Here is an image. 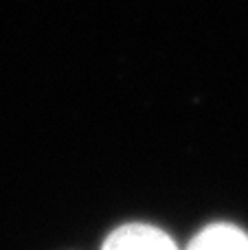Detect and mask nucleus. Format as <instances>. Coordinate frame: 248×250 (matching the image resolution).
I'll return each mask as SVG.
<instances>
[{
  "mask_svg": "<svg viewBox=\"0 0 248 250\" xmlns=\"http://www.w3.org/2000/svg\"><path fill=\"white\" fill-rule=\"evenodd\" d=\"M101 250H180L167 230L145 222H130L114 229L101 244Z\"/></svg>",
  "mask_w": 248,
  "mask_h": 250,
  "instance_id": "nucleus-1",
  "label": "nucleus"
},
{
  "mask_svg": "<svg viewBox=\"0 0 248 250\" xmlns=\"http://www.w3.org/2000/svg\"><path fill=\"white\" fill-rule=\"evenodd\" d=\"M185 250H248V233L228 222H215L193 235Z\"/></svg>",
  "mask_w": 248,
  "mask_h": 250,
  "instance_id": "nucleus-2",
  "label": "nucleus"
}]
</instances>
